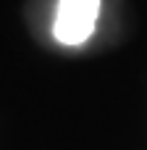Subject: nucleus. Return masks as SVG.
Returning a JSON list of instances; mask_svg holds the SVG:
<instances>
[{
	"label": "nucleus",
	"mask_w": 147,
	"mask_h": 150,
	"mask_svg": "<svg viewBox=\"0 0 147 150\" xmlns=\"http://www.w3.org/2000/svg\"><path fill=\"white\" fill-rule=\"evenodd\" d=\"M100 0H58L53 34L60 45H82L92 37Z\"/></svg>",
	"instance_id": "obj_1"
}]
</instances>
